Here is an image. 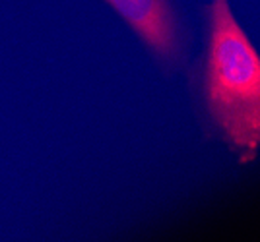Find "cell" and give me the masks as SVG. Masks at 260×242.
<instances>
[{
	"instance_id": "cell-1",
	"label": "cell",
	"mask_w": 260,
	"mask_h": 242,
	"mask_svg": "<svg viewBox=\"0 0 260 242\" xmlns=\"http://www.w3.org/2000/svg\"><path fill=\"white\" fill-rule=\"evenodd\" d=\"M204 103L241 163L254 159L260 142V58L237 23L229 0L210 4V45Z\"/></svg>"
},
{
	"instance_id": "cell-2",
	"label": "cell",
	"mask_w": 260,
	"mask_h": 242,
	"mask_svg": "<svg viewBox=\"0 0 260 242\" xmlns=\"http://www.w3.org/2000/svg\"><path fill=\"white\" fill-rule=\"evenodd\" d=\"M163 60L179 55V25L169 0H105Z\"/></svg>"
}]
</instances>
